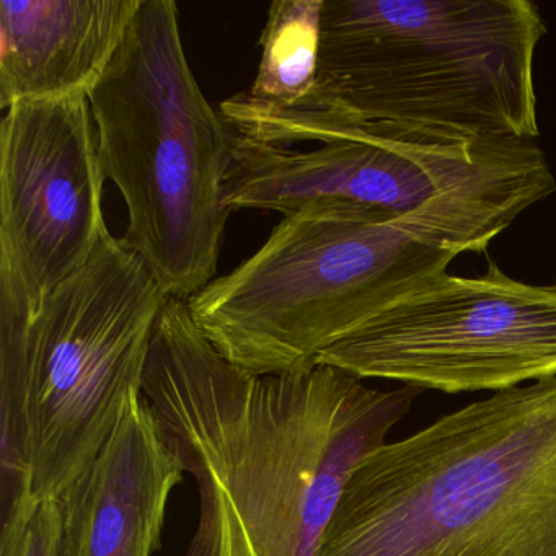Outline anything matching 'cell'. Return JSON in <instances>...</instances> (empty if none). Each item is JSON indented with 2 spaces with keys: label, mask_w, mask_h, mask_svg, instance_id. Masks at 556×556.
I'll return each instance as SVG.
<instances>
[{
  "label": "cell",
  "mask_w": 556,
  "mask_h": 556,
  "mask_svg": "<svg viewBox=\"0 0 556 556\" xmlns=\"http://www.w3.org/2000/svg\"><path fill=\"white\" fill-rule=\"evenodd\" d=\"M522 142L429 146L354 139L295 151L233 131L226 203L230 211H276L282 216L334 207L370 219H399L496 167Z\"/></svg>",
  "instance_id": "cell-9"
},
{
  "label": "cell",
  "mask_w": 556,
  "mask_h": 556,
  "mask_svg": "<svg viewBox=\"0 0 556 556\" xmlns=\"http://www.w3.org/2000/svg\"><path fill=\"white\" fill-rule=\"evenodd\" d=\"M0 556H64L56 497L17 491L4 500Z\"/></svg>",
  "instance_id": "cell-13"
},
{
  "label": "cell",
  "mask_w": 556,
  "mask_h": 556,
  "mask_svg": "<svg viewBox=\"0 0 556 556\" xmlns=\"http://www.w3.org/2000/svg\"><path fill=\"white\" fill-rule=\"evenodd\" d=\"M89 97L24 100L0 126V304L27 318L92 258L103 216Z\"/></svg>",
  "instance_id": "cell-8"
},
{
  "label": "cell",
  "mask_w": 556,
  "mask_h": 556,
  "mask_svg": "<svg viewBox=\"0 0 556 556\" xmlns=\"http://www.w3.org/2000/svg\"><path fill=\"white\" fill-rule=\"evenodd\" d=\"M184 465L144 393L93 460L56 496L64 556H152Z\"/></svg>",
  "instance_id": "cell-10"
},
{
  "label": "cell",
  "mask_w": 556,
  "mask_h": 556,
  "mask_svg": "<svg viewBox=\"0 0 556 556\" xmlns=\"http://www.w3.org/2000/svg\"><path fill=\"white\" fill-rule=\"evenodd\" d=\"M325 0H276L263 30L262 60L250 100L289 109L307 99L317 84Z\"/></svg>",
  "instance_id": "cell-12"
},
{
  "label": "cell",
  "mask_w": 556,
  "mask_h": 556,
  "mask_svg": "<svg viewBox=\"0 0 556 556\" xmlns=\"http://www.w3.org/2000/svg\"><path fill=\"white\" fill-rule=\"evenodd\" d=\"M556 191L545 154L522 144L406 216L334 207L282 216L236 269L188 299L198 327L256 376L305 372L318 356L465 253L486 252L523 211Z\"/></svg>",
  "instance_id": "cell-3"
},
{
  "label": "cell",
  "mask_w": 556,
  "mask_h": 556,
  "mask_svg": "<svg viewBox=\"0 0 556 556\" xmlns=\"http://www.w3.org/2000/svg\"><path fill=\"white\" fill-rule=\"evenodd\" d=\"M545 35L530 0H325L311 96L273 109L243 92L219 112L233 131L271 144L533 141V60Z\"/></svg>",
  "instance_id": "cell-2"
},
{
  "label": "cell",
  "mask_w": 556,
  "mask_h": 556,
  "mask_svg": "<svg viewBox=\"0 0 556 556\" xmlns=\"http://www.w3.org/2000/svg\"><path fill=\"white\" fill-rule=\"evenodd\" d=\"M421 389H369L337 367L256 376L227 361L188 301L168 298L142 393L200 493L185 556H318L356 465Z\"/></svg>",
  "instance_id": "cell-1"
},
{
  "label": "cell",
  "mask_w": 556,
  "mask_h": 556,
  "mask_svg": "<svg viewBox=\"0 0 556 556\" xmlns=\"http://www.w3.org/2000/svg\"><path fill=\"white\" fill-rule=\"evenodd\" d=\"M167 301L144 260L109 232L34 317L0 304L4 497L60 496L99 454L142 395Z\"/></svg>",
  "instance_id": "cell-5"
},
{
  "label": "cell",
  "mask_w": 556,
  "mask_h": 556,
  "mask_svg": "<svg viewBox=\"0 0 556 556\" xmlns=\"http://www.w3.org/2000/svg\"><path fill=\"white\" fill-rule=\"evenodd\" d=\"M318 556H556V377L367 454Z\"/></svg>",
  "instance_id": "cell-4"
},
{
  "label": "cell",
  "mask_w": 556,
  "mask_h": 556,
  "mask_svg": "<svg viewBox=\"0 0 556 556\" xmlns=\"http://www.w3.org/2000/svg\"><path fill=\"white\" fill-rule=\"evenodd\" d=\"M144 0H2L0 106L89 96Z\"/></svg>",
  "instance_id": "cell-11"
},
{
  "label": "cell",
  "mask_w": 556,
  "mask_h": 556,
  "mask_svg": "<svg viewBox=\"0 0 556 556\" xmlns=\"http://www.w3.org/2000/svg\"><path fill=\"white\" fill-rule=\"evenodd\" d=\"M357 379L445 393L514 389L556 377V285H529L493 260L477 276L418 282L324 351Z\"/></svg>",
  "instance_id": "cell-7"
},
{
  "label": "cell",
  "mask_w": 556,
  "mask_h": 556,
  "mask_svg": "<svg viewBox=\"0 0 556 556\" xmlns=\"http://www.w3.org/2000/svg\"><path fill=\"white\" fill-rule=\"evenodd\" d=\"M87 97L103 175L128 210L125 240L168 298L188 301L216 279L233 129L191 71L174 0L142 2Z\"/></svg>",
  "instance_id": "cell-6"
}]
</instances>
